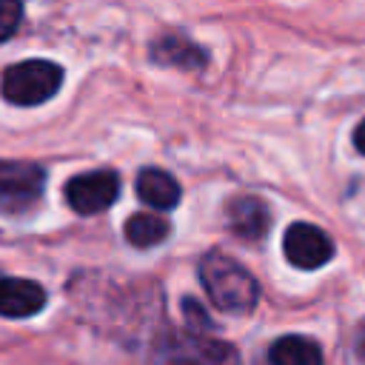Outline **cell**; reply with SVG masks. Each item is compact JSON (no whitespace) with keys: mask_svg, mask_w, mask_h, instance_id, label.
Masks as SVG:
<instances>
[{"mask_svg":"<svg viewBox=\"0 0 365 365\" xmlns=\"http://www.w3.org/2000/svg\"><path fill=\"white\" fill-rule=\"evenodd\" d=\"M182 305H185V317L194 322L197 334H205L202 328H214V325H211V319H208V314H202V305H200L197 299H191V297H188Z\"/></svg>","mask_w":365,"mask_h":365,"instance_id":"5bb4252c","label":"cell"},{"mask_svg":"<svg viewBox=\"0 0 365 365\" xmlns=\"http://www.w3.org/2000/svg\"><path fill=\"white\" fill-rule=\"evenodd\" d=\"M200 279H202L208 299L228 314H245L259 299L257 279L237 259L220 251H211L200 259Z\"/></svg>","mask_w":365,"mask_h":365,"instance_id":"6da1fadb","label":"cell"},{"mask_svg":"<svg viewBox=\"0 0 365 365\" xmlns=\"http://www.w3.org/2000/svg\"><path fill=\"white\" fill-rule=\"evenodd\" d=\"M354 145L359 154H365V120H359V125L354 128Z\"/></svg>","mask_w":365,"mask_h":365,"instance_id":"9a60e30c","label":"cell"},{"mask_svg":"<svg viewBox=\"0 0 365 365\" xmlns=\"http://www.w3.org/2000/svg\"><path fill=\"white\" fill-rule=\"evenodd\" d=\"M225 217H228L231 231L240 234L242 240H262L268 234V225H271L268 205L254 194H242V197L228 200Z\"/></svg>","mask_w":365,"mask_h":365,"instance_id":"ba28073f","label":"cell"},{"mask_svg":"<svg viewBox=\"0 0 365 365\" xmlns=\"http://www.w3.org/2000/svg\"><path fill=\"white\" fill-rule=\"evenodd\" d=\"M66 202L71 211L88 217V214H100L106 208H111L117 202L120 194V177L108 168H97L88 174H77L66 182L63 188Z\"/></svg>","mask_w":365,"mask_h":365,"instance_id":"277c9868","label":"cell"},{"mask_svg":"<svg viewBox=\"0 0 365 365\" xmlns=\"http://www.w3.org/2000/svg\"><path fill=\"white\" fill-rule=\"evenodd\" d=\"M134 188H137V197L157 211H171L182 194L180 182L163 168H143L134 180Z\"/></svg>","mask_w":365,"mask_h":365,"instance_id":"9c48e42d","label":"cell"},{"mask_svg":"<svg viewBox=\"0 0 365 365\" xmlns=\"http://www.w3.org/2000/svg\"><path fill=\"white\" fill-rule=\"evenodd\" d=\"M268 365H325L322 351L308 336H279L268 348Z\"/></svg>","mask_w":365,"mask_h":365,"instance_id":"30bf717a","label":"cell"},{"mask_svg":"<svg viewBox=\"0 0 365 365\" xmlns=\"http://www.w3.org/2000/svg\"><path fill=\"white\" fill-rule=\"evenodd\" d=\"M160 365H240L234 345L205 336V334H180L160 348Z\"/></svg>","mask_w":365,"mask_h":365,"instance_id":"3957f363","label":"cell"},{"mask_svg":"<svg viewBox=\"0 0 365 365\" xmlns=\"http://www.w3.org/2000/svg\"><path fill=\"white\" fill-rule=\"evenodd\" d=\"M171 234V222L160 214H131L125 220V240L134 245V248H154L160 245L165 237Z\"/></svg>","mask_w":365,"mask_h":365,"instance_id":"8fae6325","label":"cell"},{"mask_svg":"<svg viewBox=\"0 0 365 365\" xmlns=\"http://www.w3.org/2000/svg\"><path fill=\"white\" fill-rule=\"evenodd\" d=\"M46 185V171L37 163L0 160V202L6 208L31 205Z\"/></svg>","mask_w":365,"mask_h":365,"instance_id":"8992f818","label":"cell"},{"mask_svg":"<svg viewBox=\"0 0 365 365\" xmlns=\"http://www.w3.org/2000/svg\"><path fill=\"white\" fill-rule=\"evenodd\" d=\"M282 251L291 265H297L302 271H314V268H322L334 257V242L322 228H317L311 222H294L285 231Z\"/></svg>","mask_w":365,"mask_h":365,"instance_id":"5b68a950","label":"cell"},{"mask_svg":"<svg viewBox=\"0 0 365 365\" xmlns=\"http://www.w3.org/2000/svg\"><path fill=\"white\" fill-rule=\"evenodd\" d=\"M63 68L51 60H23L3 71L0 91L14 106H40L60 91Z\"/></svg>","mask_w":365,"mask_h":365,"instance_id":"7a4b0ae2","label":"cell"},{"mask_svg":"<svg viewBox=\"0 0 365 365\" xmlns=\"http://www.w3.org/2000/svg\"><path fill=\"white\" fill-rule=\"evenodd\" d=\"M356 354H359V359L365 362V334L359 336V342H356Z\"/></svg>","mask_w":365,"mask_h":365,"instance_id":"2e32d148","label":"cell"},{"mask_svg":"<svg viewBox=\"0 0 365 365\" xmlns=\"http://www.w3.org/2000/svg\"><path fill=\"white\" fill-rule=\"evenodd\" d=\"M43 305H46V291L34 279L0 274V317L26 319L43 311Z\"/></svg>","mask_w":365,"mask_h":365,"instance_id":"52a82bcc","label":"cell"},{"mask_svg":"<svg viewBox=\"0 0 365 365\" xmlns=\"http://www.w3.org/2000/svg\"><path fill=\"white\" fill-rule=\"evenodd\" d=\"M151 54L160 63H171V66H182V68H200L205 63V54L185 37H163L154 43Z\"/></svg>","mask_w":365,"mask_h":365,"instance_id":"7c38bea8","label":"cell"},{"mask_svg":"<svg viewBox=\"0 0 365 365\" xmlns=\"http://www.w3.org/2000/svg\"><path fill=\"white\" fill-rule=\"evenodd\" d=\"M23 23V3L20 0H0V43H6Z\"/></svg>","mask_w":365,"mask_h":365,"instance_id":"4fadbf2b","label":"cell"}]
</instances>
